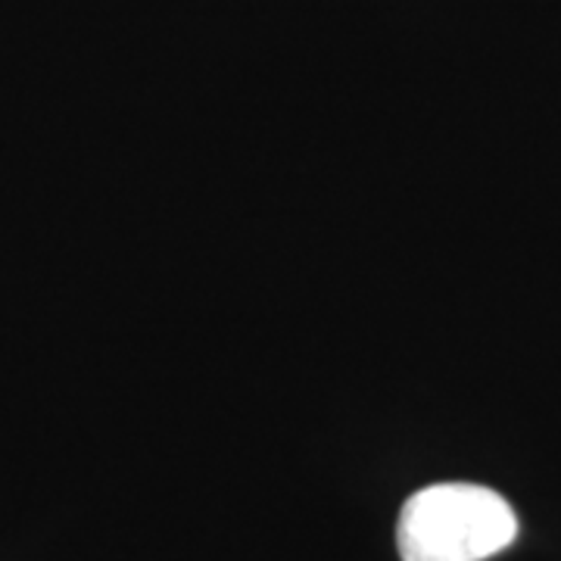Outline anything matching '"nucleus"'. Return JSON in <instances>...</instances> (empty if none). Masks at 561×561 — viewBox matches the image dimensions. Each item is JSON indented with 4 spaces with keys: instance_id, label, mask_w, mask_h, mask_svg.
Instances as JSON below:
<instances>
[{
    "instance_id": "obj_1",
    "label": "nucleus",
    "mask_w": 561,
    "mask_h": 561,
    "mask_svg": "<svg viewBox=\"0 0 561 561\" xmlns=\"http://www.w3.org/2000/svg\"><path fill=\"white\" fill-rule=\"evenodd\" d=\"M518 537V518L496 490L434 483L412 493L400 512L402 561H483Z\"/></svg>"
}]
</instances>
